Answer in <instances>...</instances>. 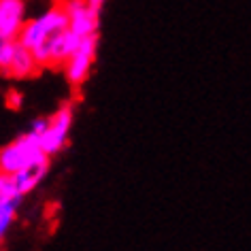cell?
I'll return each instance as SVG.
<instances>
[{
	"mask_svg": "<svg viewBox=\"0 0 251 251\" xmlns=\"http://www.w3.org/2000/svg\"><path fill=\"white\" fill-rule=\"evenodd\" d=\"M96 51H98V34L81 39L79 47L75 49V53L66 60V64L62 66L68 83L75 87L85 83L92 68H94V62H96Z\"/></svg>",
	"mask_w": 251,
	"mask_h": 251,
	"instance_id": "obj_4",
	"label": "cell"
},
{
	"mask_svg": "<svg viewBox=\"0 0 251 251\" xmlns=\"http://www.w3.org/2000/svg\"><path fill=\"white\" fill-rule=\"evenodd\" d=\"M22 206V200H9V202H0V241L9 234V230L13 228L17 211Z\"/></svg>",
	"mask_w": 251,
	"mask_h": 251,
	"instance_id": "obj_9",
	"label": "cell"
},
{
	"mask_svg": "<svg viewBox=\"0 0 251 251\" xmlns=\"http://www.w3.org/2000/svg\"><path fill=\"white\" fill-rule=\"evenodd\" d=\"M51 160L45 153V149L41 145V139L34 132H24L17 139H13L11 143H7L2 149H0V171L4 173H20L28 166L41 164V162Z\"/></svg>",
	"mask_w": 251,
	"mask_h": 251,
	"instance_id": "obj_2",
	"label": "cell"
},
{
	"mask_svg": "<svg viewBox=\"0 0 251 251\" xmlns=\"http://www.w3.org/2000/svg\"><path fill=\"white\" fill-rule=\"evenodd\" d=\"M22 100H24V96L20 92H15V90H11L9 92V96H7V104L11 106V109H22Z\"/></svg>",
	"mask_w": 251,
	"mask_h": 251,
	"instance_id": "obj_13",
	"label": "cell"
},
{
	"mask_svg": "<svg viewBox=\"0 0 251 251\" xmlns=\"http://www.w3.org/2000/svg\"><path fill=\"white\" fill-rule=\"evenodd\" d=\"M30 17L28 0H0V36L17 39Z\"/></svg>",
	"mask_w": 251,
	"mask_h": 251,
	"instance_id": "obj_6",
	"label": "cell"
},
{
	"mask_svg": "<svg viewBox=\"0 0 251 251\" xmlns=\"http://www.w3.org/2000/svg\"><path fill=\"white\" fill-rule=\"evenodd\" d=\"M68 15V30H73L77 36L98 34L100 26V9H96L90 0H62Z\"/></svg>",
	"mask_w": 251,
	"mask_h": 251,
	"instance_id": "obj_5",
	"label": "cell"
},
{
	"mask_svg": "<svg viewBox=\"0 0 251 251\" xmlns=\"http://www.w3.org/2000/svg\"><path fill=\"white\" fill-rule=\"evenodd\" d=\"M47 173H49V160L41 162V164H34V166H28V168H24V171H20V173H15V181H17L20 192L24 194V196L32 194L36 187L45 181Z\"/></svg>",
	"mask_w": 251,
	"mask_h": 251,
	"instance_id": "obj_8",
	"label": "cell"
},
{
	"mask_svg": "<svg viewBox=\"0 0 251 251\" xmlns=\"http://www.w3.org/2000/svg\"><path fill=\"white\" fill-rule=\"evenodd\" d=\"M66 30H68V15H66L64 4L53 2L51 7L30 15L17 39H20L24 47H28L34 53L41 68H47L49 47Z\"/></svg>",
	"mask_w": 251,
	"mask_h": 251,
	"instance_id": "obj_1",
	"label": "cell"
},
{
	"mask_svg": "<svg viewBox=\"0 0 251 251\" xmlns=\"http://www.w3.org/2000/svg\"><path fill=\"white\" fill-rule=\"evenodd\" d=\"M9 200H24V194L17 187L15 175L0 171V202H9Z\"/></svg>",
	"mask_w": 251,
	"mask_h": 251,
	"instance_id": "obj_10",
	"label": "cell"
},
{
	"mask_svg": "<svg viewBox=\"0 0 251 251\" xmlns=\"http://www.w3.org/2000/svg\"><path fill=\"white\" fill-rule=\"evenodd\" d=\"M17 45H20L17 39H2L0 36V75H7L11 62H13V55L17 51Z\"/></svg>",
	"mask_w": 251,
	"mask_h": 251,
	"instance_id": "obj_11",
	"label": "cell"
},
{
	"mask_svg": "<svg viewBox=\"0 0 251 251\" xmlns=\"http://www.w3.org/2000/svg\"><path fill=\"white\" fill-rule=\"evenodd\" d=\"M39 68H41V64L36 62L34 53L20 43V45H17V51L13 55V62H11V66L7 71V77H11V79H28V77H32V75H36Z\"/></svg>",
	"mask_w": 251,
	"mask_h": 251,
	"instance_id": "obj_7",
	"label": "cell"
},
{
	"mask_svg": "<svg viewBox=\"0 0 251 251\" xmlns=\"http://www.w3.org/2000/svg\"><path fill=\"white\" fill-rule=\"evenodd\" d=\"M90 2H92L94 7H96V9H102V4L106 2V0H90Z\"/></svg>",
	"mask_w": 251,
	"mask_h": 251,
	"instance_id": "obj_14",
	"label": "cell"
},
{
	"mask_svg": "<svg viewBox=\"0 0 251 251\" xmlns=\"http://www.w3.org/2000/svg\"><path fill=\"white\" fill-rule=\"evenodd\" d=\"M73 122H75V106L71 102L60 104L51 115H49V124L39 139L41 145L45 149V153L49 158L58 155L62 149L68 145V136H71L73 130Z\"/></svg>",
	"mask_w": 251,
	"mask_h": 251,
	"instance_id": "obj_3",
	"label": "cell"
},
{
	"mask_svg": "<svg viewBox=\"0 0 251 251\" xmlns=\"http://www.w3.org/2000/svg\"><path fill=\"white\" fill-rule=\"evenodd\" d=\"M47 124H49V115H47V117H36L34 122L30 124V132H34L36 136H41L43 132H45Z\"/></svg>",
	"mask_w": 251,
	"mask_h": 251,
	"instance_id": "obj_12",
	"label": "cell"
}]
</instances>
